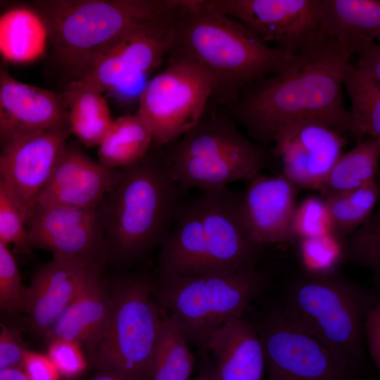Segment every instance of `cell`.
<instances>
[{
  "label": "cell",
  "mask_w": 380,
  "mask_h": 380,
  "mask_svg": "<svg viewBox=\"0 0 380 380\" xmlns=\"http://www.w3.org/2000/svg\"><path fill=\"white\" fill-rule=\"evenodd\" d=\"M89 380H129L124 376L108 371H96Z\"/></svg>",
  "instance_id": "42"
},
{
  "label": "cell",
  "mask_w": 380,
  "mask_h": 380,
  "mask_svg": "<svg viewBox=\"0 0 380 380\" xmlns=\"http://www.w3.org/2000/svg\"><path fill=\"white\" fill-rule=\"evenodd\" d=\"M343 87L350 99L357 141L380 139V82L365 77L350 63L343 72Z\"/></svg>",
  "instance_id": "29"
},
{
  "label": "cell",
  "mask_w": 380,
  "mask_h": 380,
  "mask_svg": "<svg viewBox=\"0 0 380 380\" xmlns=\"http://www.w3.org/2000/svg\"><path fill=\"white\" fill-rule=\"evenodd\" d=\"M330 233V219L323 197L310 196L298 203L291 225L292 241Z\"/></svg>",
  "instance_id": "33"
},
{
  "label": "cell",
  "mask_w": 380,
  "mask_h": 380,
  "mask_svg": "<svg viewBox=\"0 0 380 380\" xmlns=\"http://www.w3.org/2000/svg\"><path fill=\"white\" fill-rule=\"evenodd\" d=\"M93 265L80 259L53 256L36 271L25 289L20 308L37 332L44 335L72 302Z\"/></svg>",
  "instance_id": "20"
},
{
  "label": "cell",
  "mask_w": 380,
  "mask_h": 380,
  "mask_svg": "<svg viewBox=\"0 0 380 380\" xmlns=\"http://www.w3.org/2000/svg\"><path fill=\"white\" fill-rule=\"evenodd\" d=\"M265 281L256 267L224 274L157 275L153 294L187 343L203 354L209 336L228 321L242 318Z\"/></svg>",
  "instance_id": "8"
},
{
  "label": "cell",
  "mask_w": 380,
  "mask_h": 380,
  "mask_svg": "<svg viewBox=\"0 0 380 380\" xmlns=\"http://www.w3.org/2000/svg\"><path fill=\"white\" fill-rule=\"evenodd\" d=\"M111 294V315L103 334L87 350L89 364L129 380H148L162 322L153 280L145 275L121 279Z\"/></svg>",
  "instance_id": "9"
},
{
  "label": "cell",
  "mask_w": 380,
  "mask_h": 380,
  "mask_svg": "<svg viewBox=\"0 0 380 380\" xmlns=\"http://www.w3.org/2000/svg\"><path fill=\"white\" fill-rule=\"evenodd\" d=\"M206 353L215 360L213 380H265V360L257 328L242 318L215 329L205 343Z\"/></svg>",
  "instance_id": "21"
},
{
  "label": "cell",
  "mask_w": 380,
  "mask_h": 380,
  "mask_svg": "<svg viewBox=\"0 0 380 380\" xmlns=\"http://www.w3.org/2000/svg\"><path fill=\"white\" fill-rule=\"evenodd\" d=\"M380 139H365L336 160L318 191L324 198L359 188L376 178Z\"/></svg>",
  "instance_id": "27"
},
{
  "label": "cell",
  "mask_w": 380,
  "mask_h": 380,
  "mask_svg": "<svg viewBox=\"0 0 380 380\" xmlns=\"http://www.w3.org/2000/svg\"><path fill=\"white\" fill-rule=\"evenodd\" d=\"M182 0H43L33 4L72 79L95 53L132 26L176 16Z\"/></svg>",
  "instance_id": "5"
},
{
  "label": "cell",
  "mask_w": 380,
  "mask_h": 380,
  "mask_svg": "<svg viewBox=\"0 0 380 380\" xmlns=\"http://www.w3.org/2000/svg\"><path fill=\"white\" fill-rule=\"evenodd\" d=\"M7 246L0 241V300L5 308H20L25 288L15 261Z\"/></svg>",
  "instance_id": "36"
},
{
  "label": "cell",
  "mask_w": 380,
  "mask_h": 380,
  "mask_svg": "<svg viewBox=\"0 0 380 380\" xmlns=\"http://www.w3.org/2000/svg\"><path fill=\"white\" fill-rule=\"evenodd\" d=\"M70 135L68 127H58L17 139L1 147L0 173L27 225Z\"/></svg>",
  "instance_id": "15"
},
{
  "label": "cell",
  "mask_w": 380,
  "mask_h": 380,
  "mask_svg": "<svg viewBox=\"0 0 380 380\" xmlns=\"http://www.w3.org/2000/svg\"><path fill=\"white\" fill-rule=\"evenodd\" d=\"M0 380H27L22 367H12L0 370Z\"/></svg>",
  "instance_id": "41"
},
{
  "label": "cell",
  "mask_w": 380,
  "mask_h": 380,
  "mask_svg": "<svg viewBox=\"0 0 380 380\" xmlns=\"http://www.w3.org/2000/svg\"><path fill=\"white\" fill-rule=\"evenodd\" d=\"M26 349L20 333L0 323V370L21 367Z\"/></svg>",
  "instance_id": "37"
},
{
  "label": "cell",
  "mask_w": 380,
  "mask_h": 380,
  "mask_svg": "<svg viewBox=\"0 0 380 380\" xmlns=\"http://www.w3.org/2000/svg\"><path fill=\"white\" fill-rule=\"evenodd\" d=\"M300 189L282 172H261L248 180L240 211L253 238L260 245L291 242V225Z\"/></svg>",
  "instance_id": "18"
},
{
  "label": "cell",
  "mask_w": 380,
  "mask_h": 380,
  "mask_svg": "<svg viewBox=\"0 0 380 380\" xmlns=\"http://www.w3.org/2000/svg\"><path fill=\"white\" fill-rule=\"evenodd\" d=\"M5 308V306H4V305L3 304V303H2V302L1 301V300H0V309H2V308Z\"/></svg>",
  "instance_id": "44"
},
{
  "label": "cell",
  "mask_w": 380,
  "mask_h": 380,
  "mask_svg": "<svg viewBox=\"0 0 380 380\" xmlns=\"http://www.w3.org/2000/svg\"><path fill=\"white\" fill-rule=\"evenodd\" d=\"M214 94L211 80L198 67L182 61L168 62L139 95L137 113L151 130L152 148L168 146L194 127L203 117Z\"/></svg>",
  "instance_id": "10"
},
{
  "label": "cell",
  "mask_w": 380,
  "mask_h": 380,
  "mask_svg": "<svg viewBox=\"0 0 380 380\" xmlns=\"http://www.w3.org/2000/svg\"><path fill=\"white\" fill-rule=\"evenodd\" d=\"M380 197V185L375 178L354 190L326 198L331 234L344 243L346 237L373 213Z\"/></svg>",
  "instance_id": "30"
},
{
  "label": "cell",
  "mask_w": 380,
  "mask_h": 380,
  "mask_svg": "<svg viewBox=\"0 0 380 380\" xmlns=\"http://www.w3.org/2000/svg\"><path fill=\"white\" fill-rule=\"evenodd\" d=\"M153 135L146 122L136 113L113 119L98 145L99 161L112 169L129 167L151 151Z\"/></svg>",
  "instance_id": "26"
},
{
  "label": "cell",
  "mask_w": 380,
  "mask_h": 380,
  "mask_svg": "<svg viewBox=\"0 0 380 380\" xmlns=\"http://www.w3.org/2000/svg\"><path fill=\"white\" fill-rule=\"evenodd\" d=\"M362 336L366 338L369 355L375 366L380 368V303L373 305L362 322Z\"/></svg>",
  "instance_id": "40"
},
{
  "label": "cell",
  "mask_w": 380,
  "mask_h": 380,
  "mask_svg": "<svg viewBox=\"0 0 380 380\" xmlns=\"http://www.w3.org/2000/svg\"><path fill=\"white\" fill-rule=\"evenodd\" d=\"M272 142L281 172L299 189L319 191L347 140L319 120L300 119L279 127Z\"/></svg>",
  "instance_id": "14"
},
{
  "label": "cell",
  "mask_w": 380,
  "mask_h": 380,
  "mask_svg": "<svg viewBox=\"0 0 380 380\" xmlns=\"http://www.w3.org/2000/svg\"><path fill=\"white\" fill-rule=\"evenodd\" d=\"M50 44L47 25L33 6H17L0 14V57L26 64L44 56Z\"/></svg>",
  "instance_id": "24"
},
{
  "label": "cell",
  "mask_w": 380,
  "mask_h": 380,
  "mask_svg": "<svg viewBox=\"0 0 380 380\" xmlns=\"http://www.w3.org/2000/svg\"><path fill=\"white\" fill-rule=\"evenodd\" d=\"M345 258L380 274V211L352 232L343 243Z\"/></svg>",
  "instance_id": "31"
},
{
  "label": "cell",
  "mask_w": 380,
  "mask_h": 380,
  "mask_svg": "<svg viewBox=\"0 0 380 380\" xmlns=\"http://www.w3.org/2000/svg\"><path fill=\"white\" fill-rule=\"evenodd\" d=\"M103 94L84 79H72L61 93L70 134L85 146H98L113 118Z\"/></svg>",
  "instance_id": "25"
},
{
  "label": "cell",
  "mask_w": 380,
  "mask_h": 380,
  "mask_svg": "<svg viewBox=\"0 0 380 380\" xmlns=\"http://www.w3.org/2000/svg\"><path fill=\"white\" fill-rule=\"evenodd\" d=\"M118 174L119 170L108 167L79 147L66 144L37 206L98 208Z\"/></svg>",
  "instance_id": "19"
},
{
  "label": "cell",
  "mask_w": 380,
  "mask_h": 380,
  "mask_svg": "<svg viewBox=\"0 0 380 380\" xmlns=\"http://www.w3.org/2000/svg\"><path fill=\"white\" fill-rule=\"evenodd\" d=\"M298 243L300 258L308 274H331L345 258L343 243L331 233Z\"/></svg>",
  "instance_id": "32"
},
{
  "label": "cell",
  "mask_w": 380,
  "mask_h": 380,
  "mask_svg": "<svg viewBox=\"0 0 380 380\" xmlns=\"http://www.w3.org/2000/svg\"><path fill=\"white\" fill-rule=\"evenodd\" d=\"M0 241L29 248L25 220L0 173Z\"/></svg>",
  "instance_id": "34"
},
{
  "label": "cell",
  "mask_w": 380,
  "mask_h": 380,
  "mask_svg": "<svg viewBox=\"0 0 380 380\" xmlns=\"http://www.w3.org/2000/svg\"><path fill=\"white\" fill-rule=\"evenodd\" d=\"M68 127L61 94L14 78L0 64V146L26 136Z\"/></svg>",
  "instance_id": "17"
},
{
  "label": "cell",
  "mask_w": 380,
  "mask_h": 380,
  "mask_svg": "<svg viewBox=\"0 0 380 380\" xmlns=\"http://www.w3.org/2000/svg\"><path fill=\"white\" fill-rule=\"evenodd\" d=\"M175 18L132 26L100 49L76 79L88 80L102 93L137 84L167 58Z\"/></svg>",
  "instance_id": "11"
},
{
  "label": "cell",
  "mask_w": 380,
  "mask_h": 380,
  "mask_svg": "<svg viewBox=\"0 0 380 380\" xmlns=\"http://www.w3.org/2000/svg\"><path fill=\"white\" fill-rule=\"evenodd\" d=\"M27 380H60L61 376L46 355L26 349L22 365Z\"/></svg>",
  "instance_id": "38"
},
{
  "label": "cell",
  "mask_w": 380,
  "mask_h": 380,
  "mask_svg": "<svg viewBox=\"0 0 380 380\" xmlns=\"http://www.w3.org/2000/svg\"><path fill=\"white\" fill-rule=\"evenodd\" d=\"M256 328L263 348L267 380H357L321 342L282 311L268 315Z\"/></svg>",
  "instance_id": "13"
},
{
  "label": "cell",
  "mask_w": 380,
  "mask_h": 380,
  "mask_svg": "<svg viewBox=\"0 0 380 380\" xmlns=\"http://www.w3.org/2000/svg\"><path fill=\"white\" fill-rule=\"evenodd\" d=\"M353 55L348 48L325 37L298 55L289 70L244 87L228 107V116L263 146L272 142L279 127L300 119L319 120L356 139L343 94V75Z\"/></svg>",
  "instance_id": "1"
},
{
  "label": "cell",
  "mask_w": 380,
  "mask_h": 380,
  "mask_svg": "<svg viewBox=\"0 0 380 380\" xmlns=\"http://www.w3.org/2000/svg\"><path fill=\"white\" fill-rule=\"evenodd\" d=\"M378 301L372 292L332 274H308L291 284L281 311L357 376L363 361V319Z\"/></svg>",
  "instance_id": "6"
},
{
  "label": "cell",
  "mask_w": 380,
  "mask_h": 380,
  "mask_svg": "<svg viewBox=\"0 0 380 380\" xmlns=\"http://www.w3.org/2000/svg\"><path fill=\"white\" fill-rule=\"evenodd\" d=\"M180 188L153 148L138 163L119 169L99 206L107 257L135 262L160 248L183 203Z\"/></svg>",
  "instance_id": "4"
},
{
  "label": "cell",
  "mask_w": 380,
  "mask_h": 380,
  "mask_svg": "<svg viewBox=\"0 0 380 380\" xmlns=\"http://www.w3.org/2000/svg\"><path fill=\"white\" fill-rule=\"evenodd\" d=\"M46 355L60 376L66 379L79 377L88 367L83 348L72 341L55 339L47 342Z\"/></svg>",
  "instance_id": "35"
},
{
  "label": "cell",
  "mask_w": 380,
  "mask_h": 380,
  "mask_svg": "<svg viewBox=\"0 0 380 380\" xmlns=\"http://www.w3.org/2000/svg\"><path fill=\"white\" fill-rule=\"evenodd\" d=\"M189 380H213L210 371L201 374L196 377Z\"/></svg>",
  "instance_id": "43"
},
{
  "label": "cell",
  "mask_w": 380,
  "mask_h": 380,
  "mask_svg": "<svg viewBox=\"0 0 380 380\" xmlns=\"http://www.w3.org/2000/svg\"><path fill=\"white\" fill-rule=\"evenodd\" d=\"M321 30L353 53L359 45L379 41L380 1L322 0Z\"/></svg>",
  "instance_id": "23"
},
{
  "label": "cell",
  "mask_w": 380,
  "mask_h": 380,
  "mask_svg": "<svg viewBox=\"0 0 380 380\" xmlns=\"http://www.w3.org/2000/svg\"><path fill=\"white\" fill-rule=\"evenodd\" d=\"M30 246L91 264L107 258L106 242L98 208L37 206L27 225Z\"/></svg>",
  "instance_id": "16"
},
{
  "label": "cell",
  "mask_w": 380,
  "mask_h": 380,
  "mask_svg": "<svg viewBox=\"0 0 380 380\" xmlns=\"http://www.w3.org/2000/svg\"><path fill=\"white\" fill-rule=\"evenodd\" d=\"M158 151L172 178L201 191L248 181L266 168L270 151L243 135L228 115L203 117L174 143Z\"/></svg>",
  "instance_id": "7"
},
{
  "label": "cell",
  "mask_w": 380,
  "mask_h": 380,
  "mask_svg": "<svg viewBox=\"0 0 380 380\" xmlns=\"http://www.w3.org/2000/svg\"><path fill=\"white\" fill-rule=\"evenodd\" d=\"M266 44L296 57L319 43L322 0H207Z\"/></svg>",
  "instance_id": "12"
},
{
  "label": "cell",
  "mask_w": 380,
  "mask_h": 380,
  "mask_svg": "<svg viewBox=\"0 0 380 380\" xmlns=\"http://www.w3.org/2000/svg\"><path fill=\"white\" fill-rule=\"evenodd\" d=\"M353 54L357 59L354 67L365 77L380 82V46L369 42L357 46Z\"/></svg>",
  "instance_id": "39"
},
{
  "label": "cell",
  "mask_w": 380,
  "mask_h": 380,
  "mask_svg": "<svg viewBox=\"0 0 380 380\" xmlns=\"http://www.w3.org/2000/svg\"><path fill=\"white\" fill-rule=\"evenodd\" d=\"M102 263L91 267L82 290L44 334L46 343L69 340L87 350L103 334L111 315L113 298L102 277Z\"/></svg>",
  "instance_id": "22"
},
{
  "label": "cell",
  "mask_w": 380,
  "mask_h": 380,
  "mask_svg": "<svg viewBox=\"0 0 380 380\" xmlns=\"http://www.w3.org/2000/svg\"><path fill=\"white\" fill-rule=\"evenodd\" d=\"M297 56L270 46L207 0H182L167 58L203 71L213 84V100L229 107L250 83L289 70Z\"/></svg>",
  "instance_id": "2"
},
{
  "label": "cell",
  "mask_w": 380,
  "mask_h": 380,
  "mask_svg": "<svg viewBox=\"0 0 380 380\" xmlns=\"http://www.w3.org/2000/svg\"><path fill=\"white\" fill-rule=\"evenodd\" d=\"M241 196L224 187L183 202L160 248L157 275L224 274L256 267L263 246L243 220Z\"/></svg>",
  "instance_id": "3"
},
{
  "label": "cell",
  "mask_w": 380,
  "mask_h": 380,
  "mask_svg": "<svg viewBox=\"0 0 380 380\" xmlns=\"http://www.w3.org/2000/svg\"><path fill=\"white\" fill-rule=\"evenodd\" d=\"M189 345L162 310L160 333L148 380H189L195 358Z\"/></svg>",
  "instance_id": "28"
}]
</instances>
